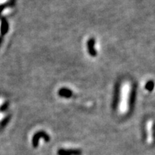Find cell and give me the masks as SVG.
<instances>
[{
	"instance_id": "obj_1",
	"label": "cell",
	"mask_w": 155,
	"mask_h": 155,
	"mask_svg": "<svg viewBox=\"0 0 155 155\" xmlns=\"http://www.w3.org/2000/svg\"><path fill=\"white\" fill-rule=\"evenodd\" d=\"M94 45H95V40L94 38H91L88 41V50L89 53H90V55L92 56L96 55V52L94 48Z\"/></svg>"
},
{
	"instance_id": "obj_2",
	"label": "cell",
	"mask_w": 155,
	"mask_h": 155,
	"mask_svg": "<svg viewBox=\"0 0 155 155\" xmlns=\"http://www.w3.org/2000/svg\"><path fill=\"white\" fill-rule=\"evenodd\" d=\"M59 95L65 98H70L72 96V91L68 88H62L59 91Z\"/></svg>"
},
{
	"instance_id": "obj_3",
	"label": "cell",
	"mask_w": 155,
	"mask_h": 155,
	"mask_svg": "<svg viewBox=\"0 0 155 155\" xmlns=\"http://www.w3.org/2000/svg\"><path fill=\"white\" fill-rule=\"evenodd\" d=\"M153 88H154V83L152 81H149L146 85V88L148 91H152Z\"/></svg>"
}]
</instances>
